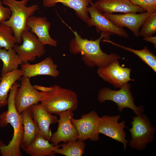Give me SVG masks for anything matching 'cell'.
<instances>
[{"mask_svg": "<svg viewBox=\"0 0 156 156\" xmlns=\"http://www.w3.org/2000/svg\"><path fill=\"white\" fill-rule=\"evenodd\" d=\"M56 146L50 143L39 133L32 143L23 150L31 156H54L56 153L54 150Z\"/></svg>", "mask_w": 156, "mask_h": 156, "instance_id": "cell-21", "label": "cell"}, {"mask_svg": "<svg viewBox=\"0 0 156 156\" xmlns=\"http://www.w3.org/2000/svg\"><path fill=\"white\" fill-rule=\"evenodd\" d=\"M33 87L38 90H39L41 92H47L51 91L53 88L52 86L49 87H46L38 85L33 86Z\"/></svg>", "mask_w": 156, "mask_h": 156, "instance_id": "cell-30", "label": "cell"}, {"mask_svg": "<svg viewBox=\"0 0 156 156\" xmlns=\"http://www.w3.org/2000/svg\"><path fill=\"white\" fill-rule=\"evenodd\" d=\"M143 40L154 44L155 46L156 45V36H151L144 37Z\"/></svg>", "mask_w": 156, "mask_h": 156, "instance_id": "cell-31", "label": "cell"}, {"mask_svg": "<svg viewBox=\"0 0 156 156\" xmlns=\"http://www.w3.org/2000/svg\"><path fill=\"white\" fill-rule=\"evenodd\" d=\"M73 33L75 37L70 42L69 51L74 54L80 53L83 61L87 66L92 67L96 66L101 68L119 59H125L114 53L107 54L101 49V40L103 38L106 40H109V35L101 32L99 38L93 40L82 38L76 31H73Z\"/></svg>", "mask_w": 156, "mask_h": 156, "instance_id": "cell-1", "label": "cell"}, {"mask_svg": "<svg viewBox=\"0 0 156 156\" xmlns=\"http://www.w3.org/2000/svg\"><path fill=\"white\" fill-rule=\"evenodd\" d=\"M85 148L84 142L77 140L57 145L54 150L56 153L66 156H81L84 153Z\"/></svg>", "mask_w": 156, "mask_h": 156, "instance_id": "cell-24", "label": "cell"}, {"mask_svg": "<svg viewBox=\"0 0 156 156\" xmlns=\"http://www.w3.org/2000/svg\"><path fill=\"white\" fill-rule=\"evenodd\" d=\"M94 0H43L44 6L52 7L60 3L73 9L77 15L91 27L90 18L87 10V7Z\"/></svg>", "mask_w": 156, "mask_h": 156, "instance_id": "cell-19", "label": "cell"}, {"mask_svg": "<svg viewBox=\"0 0 156 156\" xmlns=\"http://www.w3.org/2000/svg\"><path fill=\"white\" fill-rule=\"evenodd\" d=\"M133 5L138 6L147 13L156 12V0H129Z\"/></svg>", "mask_w": 156, "mask_h": 156, "instance_id": "cell-28", "label": "cell"}, {"mask_svg": "<svg viewBox=\"0 0 156 156\" xmlns=\"http://www.w3.org/2000/svg\"><path fill=\"white\" fill-rule=\"evenodd\" d=\"M156 33V12L152 13L141 26L139 35L141 37L151 36Z\"/></svg>", "mask_w": 156, "mask_h": 156, "instance_id": "cell-27", "label": "cell"}, {"mask_svg": "<svg viewBox=\"0 0 156 156\" xmlns=\"http://www.w3.org/2000/svg\"><path fill=\"white\" fill-rule=\"evenodd\" d=\"M21 113L23 133L21 148L23 150L34 141L39 134V131L37 123L33 119L30 107L24 110Z\"/></svg>", "mask_w": 156, "mask_h": 156, "instance_id": "cell-20", "label": "cell"}, {"mask_svg": "<svg viewBox=\"0 0 156 156\" xmlns=\"http://www.w3.org/2000/svg\"><path fill=\"white\" fill-rule=\"evenodd\" d=\"M33 118L37 123L39 129V133L49 141L52 134L49 127L51 125L57 122V116L49 113L40 104H34L30 107Z\"/></svg>", "mask_w": 156, "mask_h": 156, "instance_id": "cell-18", "label": "cell"}, {"mask_svg": "<svg viewBox=\"0 0 156 156\" xmlns=\"http://www.w3.org/2000/svg\"><path fill=\"white\" fill-rule=\"evenodd\" d=\"M1 79V77H0V80Z\"/></svg>", "mask_w": 156, "mask_h": 156, "instance_id": "cell-33", "label": "cell"}, {"mask_svg": "<svg viewBox=\"0 0 156 156\" xmlns=\"http://www.w3.org/2000/svg\"><path fill=\"white\" fill-rule=\"evenodd\" d=\"M17 43L12 28L3 23H0V48L8 50Z\"/></svg>", "mask_w": 156, "mask_h": 156, "instance_id": "cell-26", "label": "cell"}, {"mask_svg": "<svg viewBox=\"0 0 156 156\" xmlns=\"http://www.w3.org/2000/svg\"><path fill=\"white\" fill-rule=\"evenodd\" d=\"M52 89L40 92L41 104L51 114H58L63 112L75 111L78 105L77 94L71 90L61 87L57 85L52 86Z\"/></svg>", "mask_w": 156, "mask_h": 156, "instance_id": "cell-3", "label": "cell"}, {"mask_svg": "<svg viewBox=\"0 0 156 156\" xmlns=\"http://www.w3.org/2000/svg\"><path fill=\"white\" fill-rule=\"evenodd\" d=\"M0 110H1V109H0V114H0Z\"/></svg>", "mask_w": 156, "mask_h": 156, "instance_id": "cell-32", "label": "cell"}, {"mask_svg": "<svg viewBox=\"0 0 156 156\" xmlns=\"http://www.w3.org/2000/svg\"><path fill=\"white\" fill-rule=\"evenodd\" d=\"M18 86V83L16 82L12 87L7 99L8 110L0 115V126H6L10 123L14 131L12 139L8 145L0 140V153L2 156L22 155L21 150L23 133L22 115L17 112L14 101Z\"/></svg>", "mask_w": 156, "mask_h": 156, "instance_id": "cell-2", "label": "cell"}, {"mask_svg": "<svg viewBox=\"0 0 156 156\" xmlns=\"http://www.w3.org/2000/svg\"><path fill=\"white\" fill-rule=\"evenodd\" d=\"M151 14L146 12L139 14L133 13L122 14L103 13L105 17L117 26L127 28L137 37L140 36V27Z\"/></svg>", "mask_w": 156, "mask_h": 156, "instance_id": "cell-14", "label": "cell"}, {"mask_svg": "<svg viewBox=\"0 0 156 156\" xmlns=\"http://www.w3.org/2000/svg\"><path fill=\"white\" fill-rule=\"evenodd\" d=\"M23 76L21 69H16L1 75L0 82V107L7 105L8 93L17 81Z\"/></svg>", "mask_w": 156, "mask_h": 156, "instance_id": "cell-22", "label": "cell"}, {"mask_svg": "<svg viewBox=\"0 0 156 156\" xmlns=\"http://www.w3.org/2000/svg\"><path fill=\"white\" fill-rule=\"evenodd\" d=\"M100 118L95 111H92L82 115L80 119L71 118V122L77 132L78 140L83 142L88 139L93 141L99 140L98 127Z\"/></svg>", "mask_w": 156, "mask_h": 156, "instance_id": "cell-8", "label": "cell"}, {"mask_svg": "<svg viewBox=\"0 0 156 156\" xmlns=\"http://www.w3.org/2000/svg\"><path fill=\"white\" fill-rule=\"evenodd\" d=\"M87 10L90 15L91 27H96L97 33L103 32L110 35H115L125 38H128L129 35L123 28L118 27L105 17L91 2Z\"/></svg>", "mask_w": 156, "mask_h": 156, "instance_id": "cell-13", "label": "cell"}, {"mask_svg": "<svg viewBox=\"0 0 156 156\" xmlns=\"http://www.w3.org/2000/svg\"><path fill=\"white\" fill-rule=\"evenodd\" d=\"M22 44H15L13 48L18 55L23 64L35 61L45 53L44 46L30 30H24L21 35Z\"/></svg>", "mask_w": 156, "mask_h": 156, "instance_id": "cell-7", "label": "cell"}, {"mask_svg": "<svg viewBox=\"0 0 156 156\" xmlns=\"http://www.w3.org/2000/svg\"><path fill=\"white\" fill-rule=\"evenodd\" d=\"M23 76L30 79L40 75H47L55 78L60 74L57 65L50 57L35 64H23L21 65Z\"/></svg>", "mask_w": 156, "mask_h": 156, "instance_id": "cell-16", "label": "cell"}, {"mask_svg": "<svg viewBox=\"0 0 156 156\" xmlns=\"http://www.w3.org/2000/svg\"><path fill=\"white\" fill-rule=\"evenodd\" d=\"M120 88L119 90H115L106 87L102 88L98 92V101L101 103L107 100L112 101L116 104L119 111L120 112L124 109L128 108L132 109L136 115L142 113L144 111L143 107H137L135 104L130 90V84L127 83Z\"/></svg>", "mask_w": 156, "mask_h": 156, "instance_id": "cell-6", "label": "cell"}, {"mask_svg": "<svg viewBox=\"0 0 156 156\" xmlns=\"http://www.w3.org/2000/svg\"><path fill=\"white\" fill-rule=\"evenodd\" d=\"M131 69L120 65L118 60L107 66L99 68L97 73L104 81L112 84L114 87L120 88L129 81L134 80L130 78Z\"/></svg>", "mask_w": 156, "mask_h": 156, "instance_id": "cell-11", "label": "cell"}, {"mask_svg": "<svg viewBox=\"0 0 156 156\" xmlns=\"http://www.w3.org/2000/svg\"><path fill=\"white\" fill-rule=\"evenodd\" d=\"M0 59L3 63L1 75L17 69L19 65L23 64L13 48L7 50L0 48Z\"/></svg>", "mask_w": 156, "mask_h": 156, "instance_id": "cell-23", "label": "cell"}, {"mask_svg": "<svg viewBox=\"0 0 156 156\" xmlns=\"http://www.w3.org/2000/svg\"><path fill=\"white\" fill-rule=\"evenodd\" d=\"M58 115V126L57 131L52 134L50 140L55 145H57L61 142L63 143L78 139V134L74 125L71 121L73 117V112L67 110L62 112Z\"/></svg>", "mask_w": 156, "mask_h": 156, "instance_id": "cell-12", "label": "cell"}, {"mask_svg": "<svg viewBox=\"0 0 156 156\" xmlns=\"http://www.w3.org/2000/svg\"><path fill=\"white\" fill-rule=\"evenodd\" d=\"M2 1L0 0V23L8 20L11 16V12L9 7L3 5Z\"/></svg>", "mask_w": 156, "mask_h": 156, "instance_id": "cell-29", "label": "cell"}, {"mask_svg": "<svg viewBox=\"0 0 156 156\" xmlns=\"http://www.w3.org/2000/svg\"><path fill=\"white\" fill-rule=\"evenodd\" d=\"M27 25L43 44L57 46V42L49 34L51 24L46 17L31 15L27 19Z\"/></svg>", "mask_w": 156, "mask_h": 156, "instance_id": "cell-15", "label": "cell"}, {"mask_svg": "<svg viewBox=\"0 0 156 156\" xmlns=\"http://www.w3.org/2000/svg\"><path fill=\"white\" fill-rule=\"evenodd\" d=\"M3 4L8 6L11 12L9 18L3 22L10 27L14 32V36L17 43L22 41L21 35L26 29H30L27 25L28 17L33 15L39 8L35 4L27 6L29 0H2Z\"/></svg>", "mask_w": 156, "mask_h": 156, "instance_id": "cell-4", "label": "cell"}, {"mask_svg": "<svg viewBox=\"0 0 156 156\" xmlns=\"http://www.w3.org/2000/svg\"><path fill=\"white\" fill-rule=\"evenodd\" d=\"M136 115L132 117V127L129 129L131 139L128 141L129 145L133 148L142 151L154 140L156 129L146 115L142 113Z\"/></svg>", "mask_w": 156, "mask_h": 156, "instance_id": "cell-5", "label": "cell"}, {"mask_svg": "<svg viewBox=\"0 0 156 156\" xmlns=\"http://www.w3.org/2000/svg\"><path fill=\"white\" fill-rule=\"evenodd\" d=\"M121 115L114 116L105 115L100 118L98 124V131L103 134L121 143L124 149H126L128 142L126 139V133L124 131L126 127V121H118Z\"/></svg>", "mask_w": 156, "mask_h": 156, "instance_id": "cell-9", "label": "cell"}, {"mask_svg": "<svg viewBox=\"0 0 156 156\" xmlns=\"http://www.w3.org/2000/svg\"><path fill=\"white\" fill-rule=\"evenodd\" d=\"M94 4L96 8L103 14L145 12L140 7L133 4L129 0H98Z\"/></svg>", "mask_w": 156, "mask_h": 156, "instance_id": "cell-17", "label": "cell"}, {"mask_svg": "<svg viewBox=\"0 0 156 156\" xmlns=\"http://www.w3.org/2000/svg\"><path fill=\"white\" fill-rule=\"evenodd\" d=\"M103 41L110 43L112 44L134 53L139 57L143 62L150 67L156 73V56L150 51L147 47L145 46L142 49L139 50L117 44L110 40H109L104 39Z\"/></svg>", "mask_w": 156, "mask_h": 156, "instance_id": "cell-25", "label": "cell"}, {"mask_svg": "<svg viewBox=\"0 0 156 156\" xmlns=\"http://www.w3.org/2000/svg\"><path fill=\"white\" fill-rule=\"evenodd\" d=\"M41 94L31 83L29 79L23 76L21 79V84L15 97L16 109L19 114L33 105L40 101Z\"/></svg>", "mask_w": 156, "mask_h": 156, "instance_id": "cell-10", "label": "cell"}]
</instances>
